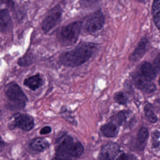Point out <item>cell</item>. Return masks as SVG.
<instances>
[{
    "label": "cell",
    "instance_id": "obj_16",
    "mask_svg": "<svg viewBox=\"0 0 160 160\" xmlns=\"http://www.w3.org/2000/svg\"><path fill=\"white\" fill-rule=\"evenodd\" d=\"M148 137V131L147 128H143L138 132L137 136V146L141 150H143L146 145V142Z\"/></svg>",
    "mask_w": 160,
    "mask_h": 160
},
{
    "label": "cell",
    "instance_id": "obj_24",
    "mask_svg": "<svg viewBox=\"0 0 160 160\" xmlns=\"http://www.w3.org/2000/svg\"><path fill=\"white\" fill-rule=\"evenodd\" d=\"M153 70L156 76L158 74L160 71V53H159L153 61V64H152Z\"/></svg>",
    "mask_w": 160,
    "mask_h": 160
},
{
    "label": "cell",
    "instance_id": "obj_2",
    "mask_svg": "<svg viewBox=\"0 0 160 160\" xmlns=\"http://www.w3.org/2000/svg\"><path fill=\"white\" fill-rule=\"evenodd\" d=\"M82 27V22L78 21L62 27L58 35L59 42L64 46L74 45L78 40Z\"/></svg>",
    "mask_w": 160,
    "mask_h": 160
},
{
    "label": "cell",
    "instance_id": "obj_1",
    "mask_svg": "<svg viewBox=\"0 0 160 160\" xmlns=\"http://www.w3.org/2000/svg\"><path fill=\"white\" fill-rule=\"evenodd\" d=\"M97 45L91 42H83L70 51L61 54L60 61L67 67L80 66L88 61L97 49Z\"/></svg>",
    "mask_w": 160,
    "mask_h": 160
},
{
    "label": "cell",
    "instance_id": "obj_28",
    "mask_svg": "<svg viewBox=\"0 0 160 160\" xmlns=\"http://www.w3.org/2000/svg\"><path fill=\"white\" fill-rule=\"evenodd\" d=\"M51 128L49 126H46L41 129L40 131V134H42V135L49 134L51 132Z\"/></svg>",
    "mask_w": 160,
    "mask_h": 160
},
{
    "label": "cell",
    "instance_id": "obj_26",
    "mask_svg": "<svg viewBox=\"0 0 160 160\" xmlns=\"http://www.w3.org/2000/svg\"><path fill=\"white\" fill-rule=\"evenodd\" d=\"M117 160H137V158L131 154L123 153L119 155Z\"/></svg>",
    "mask_w": 160,
    "mask_h": 160
},
{
    "label": "cell",
    "instance_id": "obj_17",
    "mask_svg": "<svg viewBox=\"0 0 160 160\" xmlns=\"http://www.w3.org/2000/svg\"><path fill=\"white\" fill-rule=\"evenodd\" d=\"M152 13L155 24L160 30V0H154L152 6Z\"/></svg>",
    "mask_w": 160,
    "mask_h": 160
},
{
    "label": "cell",
    "instance_id": "obj_21",
    "mask_svg": "<svg viewBox=\"0 0 160 160\" xmlns=\"http://www.w3.org/2000/svg\"><path fill=\"white\" fill-rule=\"evenodd\" d=\"M145 114L147 117L148 118L150 122L152 123H156L158 120V118L157 116L154 113V112L151 110L150 106L149 105H147L145 109Z\"/></svg>",
    "mask_w": 160,
    "mask_h": 160
},
{
    "label": "cell",
    "instance_id": "obj_18",
    "mask_svg": "<svg viewBox=\"0 0 160 160\" xmlns=\"http://www.w3.org/2000/svg\"><path fill=\"white\" fill-rule=\"evenodd\" d=\"M84 148L79 142H73L68 150V153L71 157H78L82 154Z\"/></svg>",
    "mask_w": 160,
    "mask_h": 160
},
{
    "label": "cell",
    "instance_id": "obj_10",
    "mask_svg": "<svg viewBox=\"0 0 160 160\" xmlns=\"http://www.w3.org/2000/svg\"><path fill=\"white\" fill-rule=\"evenodd\" d=\"M73 139L70 135L63 134L57 141L56 152H63L68 153V148L73 143Z\"/></svg>",
    "mask_w": 160,
    "mask_h": 160
},
{
    "label": "cell",
    "instance_id": "obj_19",
    "mask_svg": "<svg viewBox=\"0 0 160 160\" xmlns=\"http://www.w3.org/2000/svg\"><path fill=\"white\" fill-rule=\"evenodd\" d=\"M114 99L118 104L121 105H126L128 103V99L127 96L123 92H117L115 94Z\"/></svg>",
    "mask_w": 160,
    "mask_h": 160
},
{
    "label": "cell",
    "instance_id": "obj_29",
    "mask_svg": "<svg viewBox=\"0 0 160 160\" xmlns=\"http://www.w3.org/2000/svg\"><path fill=\"white\" fill-rule=\"evenodd\" d=\"M97 0H82V4L85 7L91 6L96 2Z\"/></svg>",
    "mask_w": 160,
    "mask_h": 160
},
{
    "label": "cell",
    "instance_id": "obj_15",
    "mask_svg": "<svg viewBox=\"0 0 160 160\" xmlns=\"http://www.w3.org/2000/svg\"><path fill=\"white\" fill-rule=\"evenodd\" d=\"M30 145L32 150L37 152H43L48 148L50 144L46 139L38 138L32 140Z\"/></svg>",
    "mask_w": 160,
    "mask_h": 160
},
{
    "label": "cell",
    "instance_id": "obj_5",
    "mask_svg": "<svg viewBox=\"0 0 160 160\" xmlns=\"http://www.w3.org/2000/svg\"><path fill=\"white\" fill-rule=\"evenodd\" d=\"M7 97L11 101H19L26 102L28 100L27 97L23 93L21 88L16 83L8 84L5 89Z\"/></svg>",
    "mask_w": 160,
    "mask_h": 160
},
{
    "label": "cell",
    "instance_id": "obj_14",
    "mask_svg": "<svg viewBox=\"0 0 160 160\" xmlns=\"http://www.w3.org/2000/svg\"><path fill=\"white\" fill-rule=\"evenodd\" d=\"M146 51V42L143 40L140 41L133 52L130 56V60L133 62H136L140 60L144 56Z\"/></svg>",
    "mask_w": 160,
    "mask_h": 160
},
{
    "label": "cell",
    "instance_id": "obj_11",
    "mask_svg": "<svg viewBox=\"0 0 160 160\" xmlns=\"http://www.w3.org/2000/svg\"><path fill=\"white\" fill-rule=\"evenodd\" d=\"M119 130L118 125L112 122L105 124L101 128V131L102 134L108 138H113L117 136Z\"/></svg>",
    "mask_w": 160,
    "mask_h": 160
},
{
    "label": "cell",
    "instance_id": "obj_12",
    "mask_svg": "<svg viewBox=\"0 0 160 160\" xmlns=\"http://www.w3.org/2000/svg\"><path fill=\"white\" fill-rule=\"evenodd\" d=\"M140 75L145 80L150 82L156 77L152 64L148 62L144 63L141 67Z\"/></svg>",
    "mask_w": 160,
    "mask_h": 160
},
{
    "label": "cell",
    "instance_id": "obj_22",
    "mask_svg": "<svg viewBox=\"0 0 160 160\" xmlns=\"http://www.w3.org/2000/svg\"><path fill=\"white\" fill-rule=\"evenodd\" d=\"M61 114L62 115L65 119L69 123L73 124V125L76 124L75 119L72 116L71 114L70 113V111H68V109H66V108H65L64 109H62L61 111Z\"/></svg>",
    "mask_w": 160,
    "mask_h": 160
},
{
    "label": "cell",
    "instance_id": "obj_13",
    "mask_svg": "<svg viewBox=\"0 0 160 160\" xmlns=\"http://www.w3.org/2000/svg\"><path fill=\"white\" fill-rule=\"evenodd\" d=\"M43 81L39 74L34 75L26 79L24 85L32 90H36L42 86Z\"/></svg>",
    "mask_w": 160,
    "mask_h": 160
},
{
    "label": "cell",
    "instance_id": "obj_30",
    "mask_svg": "<svg viewBox=\"0 0 160 160\" xmlns=\"http://www.w3.org/2000/svg\"><path fill=\"white\" fill-rule=\"evenodd\" d=\"M152 136H153V138H154V139L157 140V139H159L160 137V132L158 131V130L155 131L153 132Z\"/></svg>",
    "mask_w": 160,
    "mask_h": 160
},
{
    "label": "cell",
    "instance_id": "obj_31",
    "mask_svg": "<svg viewBox=\"0 0 160 160\" xmlns=\"http://www.w3.org/2000/svg\"><path fill=\"white\" fill-rule=\"evenodd\" d=\"M4 147V143L3 141H2V138L0 136V152L2 151Z\"/></svg>",
    "mask_w": 160,
    "mask_h": 160
},
{
    "label": "cell",
    "instance_id": "obj_33",
    "mask_svg": "<svg viewBox=\"0 0 160 160\" xmlns=\"http://www.w3.org/2000/svg\"><path fill=\"white\" fill-rule=\"evenodd\" d=\"M159 84L160 85V77L159 81Z\"/></svg>",
    "mask_w": 160,
    "mask_h": 160
},
{
    "label": "cell",
    "instance_id": "obj_7",
    "mask_svg": "<svg viewBox=\"0 0 160 160\" xmlns=\"http://www.w3.org/2000/svg\"><path fill=\"white\" fill-rule=\"evenodd\" d=\"M133 80L136 86L146 93H153L157 89L156 85L154 83L144 79L140 74L134 75Z\"/></svg>",
    "mask_w": 160,
    "mask_h": 160
},
{
    "label": "cell",
    "instance_id": "obj_20",
    "mask_svg": "<svg viewBox=\"0 0 160 160\" xmlns=\"http://www.w3.org/2000/svg\"><path fill=\"white\" fill-rule=\"evenodd\" d=\"M26 105V102L19 101H9L7 104L8 109L12 110H18L23 109Z\"/></svg>",
    "mask_w": 160,
    "mask_h": 160
},
{
    "label": "cell",
    "instance_id": "obj_3",
    "mask_svg": "<svg viewBox=\"0 0 160 160\" xmlns=\"http://www.w3.org/2000/svg\"><path fill=\"white\" fill-rule=\"evenodd\" d=\"M105 22V18L100 10L97 11L88 17L83 28L87 33H95L101 30Z\"/></svg>",
    "mask_w": 160,
    "mask_h": 160
},
{
    "label": "cell",
    "instance_id": "obj_6",
    "mask_svg": "<svg viewBox=\"0 0 160 160\" xmlns=\"http://www.w3.org/2000/svg\"><path fill=\"white\" fill-rule=\"evenodd\" d=\"M13 125L25 131H29L33 128L34 122L33 118L28 114L18 113L14 117Z\"/></svg>",
    "mask_w": 160,
    "mask_h": 160
},
{
    "label": "cell",
    "instance_id": "obj_27",
    "mask_svg": "<svg viewBox=\"0 0 160 160\" xmlns=\"http://www.w3.org/2000/svg\"><path fill=\"white\" fill-rule=\"evenodd\" d=\"M127 116L126 112L124 111H121L119 112L118 115V119L119 125L123 124L127 120Z\"/></svg>",
    "mask_w": 160,
    "mask_h": 160
},
{
    "label": "cell",
    "instance_id": "obj_4",
    "mask_svg": "<svg viewBox=\"0 0 160 160\" xmlns=\"http://www.w3.org/2000/svg\"><path fill=\"white\" fill-rule=\"evenodd\" d=\"M62 9L59 6L53 8L50 10L42 22V29L45 33H48L54 29L61 20Z\"/></svg>",
    "mask_w": 160,
    "mask_h": 160
},
{
    "label": "cell",
    "instance_id": "obj_23",
    "mask_svg": "<svg viewBox=\"0 0 160 160\" xmlns=\"http://www.w3.org/2000/svg\"><path fill=\"white\" fill-rule=\"evenodd\" d=\"M53 160H72L71 156L67 153L63 152H56V156Z\"/></svg>",
    "mask_w": 160,
    "mask_h": 160
},
{
    "label": "cell",
    "instance_id": "obj_25",
    "mask_svg": "<svg viewBox=\"0 0 160 160\" xmlns=\"http://www.w3.org/2000/svg\"><path fill=\"white\" fill-rule=\"evenodd\" d=\"M32 62V59L30 55H25L23 57L19 59L18 63L21 66H26L31 64Z\"/></svg>",
    "mask_w": 160,
    "mask_h": 160
},
{
    "label": "cell",
    "instance_id": "obj_9",
    "mask_svg": "<svg viewBox=\"0 0 160 160\" xmlns=\"http://www.w3.org/2000/svg\"><path fill=\"white\" fill-rule=\"evenodd\" d=\"M12 27V20L8 10L0 9V32H6L10 31Z\"/></svg>",
    "mask_w": 160,
    "mask_h": 160
},
{
    "label": "cell",
    "instance_id": "obj_8",
    "mask_svg": "<svg viewBox=\"0 0 160 160\" xmlns=\"http://www.w3.org/2000/svg\"><path fill=\"white\" fill-rule=\"evenodd\" d=\"M120 151V147L113 142L109 143L103 147L101 153L103 157L108 160H114Z\"/></svg>",
    "mask_w": 160,
    "mask_h": 160
},
{
    "label": "cell",
    "instance_id": "obj_32",
    "mask_svg": "<svg viewBox=\"0 0 160 160\" xmlns=\"http://www.w3.org/2000/svg\"><path fill=\"white\" fill-rule=\"evenodd\" d=\"M160 144V142H158L157 141H155V142H153V146H154V147L155 148H157L159 146V145Z\"/></svg>",
    "mask_w": 160,
    "mask_h": 160
}]
</instances>
